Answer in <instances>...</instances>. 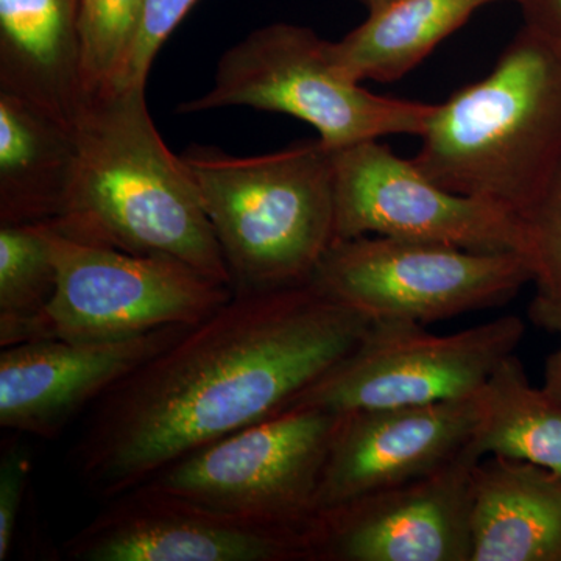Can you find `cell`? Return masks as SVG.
Returning <instances> with one entry per match:
<instances>
[{
	"label": "cell",
	"mask_w": 561,
	"mask_h": 561,
	"mask_svg": "<svg viewBox=\"0 0 561 561\" xmlns=\"http://www.w3.org/2000/svg\"><path fill=\"white\" fill-rule=\"evenodd\" d=\"M57 289L44 224L0 225V346L18 345Z\"/></svg>",
	"instance_id": "ffe728a7"
},
{
	"label": "cell",
	"mask_w": 561,
	"mask_h": 561,
	"mask_svg": "<svg viewBox=\"0 0 561 561\" xmlns=\"http://www.w3.org/2000/svg\"><path fill=\"white\" fill-rule=\"evenodd\" d=\"M472 443L445 467L316 513L311 561H471Z\"/></svg>",
	"instance_id": "8fae6325"
},
{
	"label": "cell",
	"mask_w": 561,
	"mask_h": 561,
	"mask_svg": "<svg viewBox=\"0 0 561 561\" xmlns=\"http://www.w3.org/2000/svg\"><path fill=\"white\" fill-rule=\"evenodd\" d=\"M219 242L232 295L311 283L335 242L334 160L320 138L261 157L180 154Z\"/></svg>",
	"instance_id": "277c9868"
},
{
	"label": "cell",
	"mask_w": 561,
	"mask_h": 561,
	"mask_svg": "<svg viewBox=\"0 0 561 561\" xmlns=\"http://www.w3.org/2000/svg\"><path fill=\"white\" fill-rule=\"evenodd\" d=\"M142 11L144 0H80L79 61L84 103L113 90L130 57Z\"/></svg>",
	"instance_id": "44dd1931"
},
{
	"label": "cell",
	"mask_w": 561,
	"mask_h": 561,
	"mask_svg": "<svg viewBox=\"0 0 561 561\" xmlns=\"http://www.w3.org/2000/svg\"><path fill=\"white\" fill-rule=\"evenodd\" d=\"M44 227L57 264V289L21 343L105 342L195 327L231 300L230 287L173 257L70 241Z\"/></svg>",
	"instance_id": "ba28073f"
},
{
	"label": "cell",
	"mask_w": 561,
	"mask_h": 561,
	"mask_svg": "<svg viewBox=\"0 0 561 561\" xmlns=\"http://www.w3.org/2000/svg\"><path fill=\"white\" fill-rule=\"evenodd\" d=\"M76 164V127L36 103L0 91V225L57 219Z\"/></svg>",
	"instance_id": "e0dca14e"
},
{
	"label": "cell",
	"mask_w": 561,
	"mask_h": 561,
	"mask_svg": "<svg viewBox=\"0 0 561 561\" xmlns=\"http://www.w3.org/2000/svg\"><path fill=\"white\" fill-rule=\"evenodd\" d=\"M527 313L537 327L556 332L561 339V286L537 284V294L530 301ZM541 389L561 404V345L546 359L545 383Z\"/></svg>",
	"instance_id": "d4e9b609"
},
{
	"label": "cell",
	"mask_w": 561,
	"mask_h": 561,
	"mask_svg": "<svg viewBox=\"0 0 561 561\" xmlns=\"http://www.w3.org/2000/svg\"><path fill=\"white\" fill-rule=\"evenodd\" d=\"M472 446L482 457L530 461L561 474V404L527 379L518 357H507L479 393Z\"/></svg>",
	"instance_id": "d6986e66"
},
{
	"label": "cell",
	"mask_w": 561,
	"mask_h": 561,
	"mask_svg": "<svg viewBox=\"0 0 561 561\" xmlns=\"http://www.w3.org/2000/svg\"><path fill=\"white\" fill-rule=\"evenodd\" d=\"M423 327L413 321H370L348 356L294 405L346 413L472 397L515 354L526 331L516 316L448 335L431 334Z\"/></svg>",
	"instance_id": "9c48e42d"
},
{
	"label": "cell",
	"mask_w": 561,
	"mask_h": 561,
	"mask_svg": "<svg viewBox=\"0 0 561 561\" xmlns=\"http://www.w3.org/2000/svg\"><path fill=\"white\" fill-rule=\"evenodd\" d=\"M371 320L313 286L231 300L92 405L70 459L110 501L203 446L287 411Z\"/></svg>",
	"instance_id": "6da1fadb"
},
{
	"label": "cell",
	"mask_w": 561,
	"mask_h": 561,
	"mask_svg": "<svg viewBox=\"0 0 561 561\" xmlns=\"http://www.w3.org/2000/svg\"><path fill=\"white\" fill-rule=\"evenodd\" d=\"M471 561H561V474L483 457L474 470Z\"/></svg>",
	"instance_id": "9a60e30c"
},
{
	"label": "cell",
	"mask_w": 561,
	"mask_h": 561,
	"mask_svg": "<svg viewBox=\"0 0 561 561\" xmlns=\"http://www.w3.org/2000/svg\"><path fill=\"white\" fill-rule=\"evenodd\" d=\"M32 456L24 446L10 445L0 459V561L9 559L32 476Z\"/></svg>",
	"instance_id": "cb8c5ba5"
},
{
	"label": "cell",
	"mask_w": 561,
	"mask_h": 561,
	"mask_svg": "<svg viewBox=\"0 0 561 561\" xmlns=\"http://www.w3.org/2000/svg\"><path fill=\"white\" fill-rule=\"evenodd\" d=\"M69 561H311L308 530L228 518L142 483L62 545Z\"/></svg>",
	"instance_id": "7c38bea8"
},
{
	"label": "cell",
	"mask_w": 561,
	"mask_h": 561,
	"mask_svg": "<svg viewBox=\"0 0 561 561\" xmlns=\"http://www.w3.org/2000/svg\"><path fill=\"white\" fill-rule=\"evenodd\" d=\"M479 393L342 413L321 472L316 513L413 481L456 459L474 437Z\"/></svg>",
	"instance_id": "4fadbf2b"
},
{
	"label": "cell",
	"mask_w": 561,
	"mask_h": 561,
	"mask_svg": "<svg viewBox=\"0 0 561 561\" xmlns=\"http://www.w3.org/2000/svg\"><path fill=\"white\" fill-rule=\"evenodd\" d=\"M76 133L72 186L60 216L47 225L70 241L173 257L230 287L201 195L154 127L146 88L88 101Z\"/></svg>",
	"instance_id": "7a4b0ae2"
},
{
	"label": "cell",
	"mask_w": 561,
	"mask_h": 561,
	"mask_svg": "<svg viewBox=\"0 0 561 561\" xmlns=\"http://www.w3.org/2000/svg\"><path fill=\"white\" fill-rule=\"evenodd\" d=\"M497 2L522 5L524 0H394L368 13L341 41H330L332 61L359 83H391L430 57L476 11Z\"/></svg>",
	"instance_id": "ac0fdd59"
},
{
	"label": "cell",
	"mask_w": 561,
	"mask_h": 561,
	"mask_svg": "<svg viewBox=\"0 0 561 561\" xmlns=\"http://www.w3.org/2000/svg\"><path fill=\"white\" fill-rule=\"evenodd\" d=\"M342 413L294 405L203 446L144 482L228 518L308 530Z\"/></svg>",
	"instance_id": "8992f818"
},
{
	"label": "cell",
	"mask_w": 561,
	"mask_h": 561,
	"mask_svg": "<svg viewBox=\"0 0 561 561\" xmlns=\"http://www.w3.org/2000/svg\"><path fill=\"white\" fill-rule=\"evenodd\" d=\"M413 162L523 217L561 162V47L523 25L489 76L435 103Z\"/></svg>",
	"instance_id": "3957f363"
},
{
	"label": "cell",
	"mask_w": 561,
	"mask_h": 561,
	"mask_svg": "<svg viewBox=\"0 0 561 561\" xmlns=\"http://www.w3.org/2000/svg\"><path fill=\"white\" fill-rule=\"evenodd\" d=\"M311 280L368 320L427 324L511 301L535 268L519 253L359 236L332 243Z\"/></svg>",
	"instance_id": "52a82bcc"
},
{
	"label": "cell",
	"mask_w": 561,
	"mask_h": 561,
	"mask_svg": "<svg viewBox=\"0 0 561 561\" xmlns=\"http://www.w3.org/2000/svg\"><path fill=\"white\" fill-rule=\"evenodd\" d=\"M80 0H0V91L76 127L84 99Z\"/></svg>",
	"instance_id": "2e32d148"
},
{
	"label": "cell",
	"mask_w": 561,
	"mask_h": 561,
	"mask_svg": "<svg viewBox=\"0 0 561 561\" xmlns=\"http://www.w3.org/2000/svg\"><path fill=\"white\" fill-rule=\"evenodd\" d=\"M191 327L105 342L43 339L0 353V426L55 440L87 408Z\"/></svg>",
	"instance_id": "5bb4252c"
},
{
	"label": "cell",
	"mask_w": 561,
	"mask_h": 561,
	"mask_svg": "<svg viewBox=\"0 0 561 561\" xmlns=\"http://www.w3.org/2000/svg\"><path fill=\"white\" fill-rule=\"evenodd\" d=\"M250 106L311 125L332 150L390 135H423L435 103L383 98L334 61L330 41L302 25H267L225 51L210 90L179 113Z\"/></svg>",
	"instance_id": "5b68a950"
},
{
	"label": "cell",
	"mask_w": 561,
	"mask_h": 561,
	"mask_svg": "<svg viewBox=\"0 0 561 561\" xmlns=\"http://www.w3.org/2000/svg\"><path fill=\"white\" fill-rule=\"evenodd\" d=\"M197 0H144L138 36L133 44L130 57L111 91L146 88L151 65L162 44L179 27Z\"/></svg>",
	"instance_id": "7402d4cb"
},
{
	"label": "cell",
	"mask_w": 561,
	"mask_h": 561,
	"mask_svg": "<svg viewBox=\"0 0 561 561\" xmlns=\"http://www.w3.org/2000/svg\"><path fill=\"white\" fill-rule=\"evenodd\" d=\"M359 2L368 10V13H375V11L386 9L394 0H359Z\"/></svg>",
	"instance_id": "4316f807"
},
{
	"label": "cell",
	"mask_w": 561,
	"mask_h": 561,
	"mask_svg": "<svg viewBox=\"0 0 561 561\" xmlns=\"http://www.w3.org/2000/svg\"><path fill=\"white\" fill-rule=\"evenodd\" d=\"M524 25L561 47V0H524Z\"/></svg>",
	"instance_id": "484cf974"
},
{
	"label": "cell",
	"mask_w": 561,
	"mask_h": 561,
	"mask_svg": "<svg viewBox=\"0 0 561 561\" xmlns=\"http://www.w3.org/2000/svg\"><path fill=\"white\" fill-rule=\"evenodd\" d=\"M522 219L529 236L535 284L561 286V162Z\"/></svg>",
	"instance_id": "603a6c76"
},
{
	"label": "cell",
	"mask_w": 561,
	"mask_h": 561,
	"mask_svg": "<svg viewBox=\"0 0 561 561\" xmlns=\"http://www.w3.org/2000/svg\"><path fill=\"white\" fill-rule=\"evenodd\" d=\"M332 160L335 242L390 236L479 253H519L531 261L522 217L481 198L445 190L413 160H402L381 140L332 150Z\"/></svg>",
	"instance_id": "30bf717a"
}]
</instances>
